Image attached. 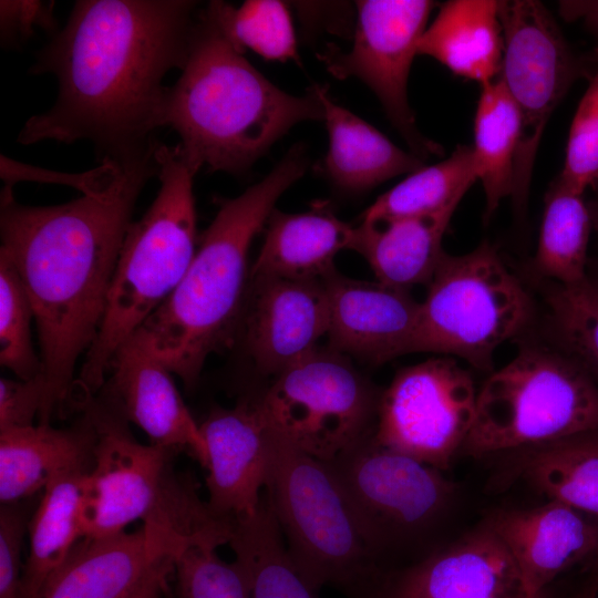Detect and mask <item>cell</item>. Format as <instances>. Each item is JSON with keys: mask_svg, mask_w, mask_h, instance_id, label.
<instances>
[{"mask_svg": "<svg viewBox=\"0 0 598 598\" xmlns=\"http://www.w3.org/2000/svg\"><path fill=\"white\" fill-rule=\"evenodd\" d=\"M520 128L518 109L501 79L483 84L474 120L473 152L485 194V219L513 194Z\"/></svg>", "mask_w": 598, "mask_h": 598, "instance_id": "obj_29", "label": "cell"}, {"mask_svg": "<svg viewBox=\"0 0 598 598\" xmlns=\"http://www.w3.org/2000/svg\"><path fill=\"white\" fill-rule=\"evenodd\" d=\"M417 54L429 55L454 74L482 85L494 81L503 58L499 1L445 2L420 38Z\"/></svg>", "mask_w": 598, "mask_h": 598, "instance_id": "obj_26", "label": "cell"}, {"mask_svg": "<svg viewBox=\"0 0 598 598\" xmlns=\"http://www.w3.org/2000/svg\"><path fill=\"white\" fill-rule=\"evenodd\" d=\"M207 448V504L219 518L234 520L258 509L266 486L274 430L257 395L233 408H214L199 424Z\"/></svg>", "mask_w": 598, "mask_h": 598, "instance_id": "obj_18", "label": "cell"}, {"mask_svg": "<svg viewBox=\"0 0 598 598\" xmlns=\"http://www.w3.org/2000/svg\"><path fill=\"white\" fill-rule=\"evenodd\" d=\"M326 463L377 568L426 534L454 492L443 471L382 447L373 434Z\"/></svg>", "mask_w": 598, "mask_h": 598, "instance_id": "obj_11", "label": "cell"}, {"mask_svg": "<svg viewBox=\"0 0 598 598\" xmlns=\"http://www.w3.org/2000/svg\"><path fill=\"white\" fill-rule=\"evenodd\" d=\"M240 328L256 369L278 375L318 348L328 332L323 278L250 275Z\"/></svg>", "mask_w": 598, "mask_h": 598, "instance_id": "obj_16", "label": "cell"}, {"mask_svg": "<svg viewBox=\"0 0 598 598\" xmlns=\"http://www.w3.org/2000/svg\"><path fill=\"white\" fill-rule=\"evenodd\" d=\"M477 392L470 372L451 357L403 368L381 392L373 439L445 471L471 431Z\"/></svg>", "mask_w": 598, "mask_h": 598, "instance_id": "obj_13", "label": "cell"}, {"mask_svg": "<svg viewBox=\"0 0 598 598\" xmlns=\"http://www.w3.org/2000/svg\"><path fill=\"white\" fill-rule=\"evenodd\" d=\"M486 523L537 592L574 564L595 555L598 546L597 522L556 501L495 513Z\"/></svg>", "mask_w": 598, "mask_h": 598, "instance_id": "obj_21", "label": "cell"}, {"mask_svg": "<svg viewBox=\"0 0 598 598\" xmlns=\"http://www.w3.org/2000/svg\"><path fill=\"white\" fill-rule=\"evenodd\" d=\"M265 496L293 568L315 592L326 586L343 592L377 568L327 463L275 430Z\"/></svg>", "mask_w": 598, "mask_h": 598, "instance_id": "obj_8", "label": "cell"}, {"mask_svg": "<svg viewBox=\"0 0 598 598\" xmlns=\"http://www.w3.org/2000/svg\"><path fill=\"white\" fill-rule=\"evenodd\" d=\"M163 598H172L171 595H169V589H168L167 594H165V596Z\"/></svg>", "mask_w": 598, "mask_h": 598, "instance_id": "obj_45", "label": "cell"}, {"mask_svg": "<svg viewBox=\"0 0 598 598\" xmlns=\"http://www.w3.org/2000/svg\"><path fill=\"white\" fill-rule=\"evenodd\" d=\"M89 472L62 474L42 491L28 524L29 551L23 564L21 598H34L45 579L83 538V494Z\"/></svg>", "mask_w": 598, "mask_h": 598, "instance_id": "obj_27", "label": "cell"}, {"mask_svg": "<svg viewBox=\"0 0 598 598\" xmlns=\"http://www.w3.org/2000/svg\"><path fill=\"white\" fill-rule=\"evenodd\" d=\"M32 320L34 312L23 283L0 252V364L21 380L42 374V361L32 342Z\"/></svg>", "mask_w": 598, "mask_h": 598, "instance_id": "obj_36", "label": "cell"}, {"mask_svg": "<svg viewBox=\"0 0 598 598\" xmlns=\"http://www.w3.org/2000/svg\"><path fill=\"white\" fill-rule=\"evenodd\" d=\"M95 432L86 413L72 426L50 424L0 431V502L20 503L55 477L90 471Z\"/></svg>", "mask_w": 598, "mask_h": 598, "instance_id": "obj_22", "label": "cell"}, {"mask_svg": "<svg viewBox=\"0 0 598 598\" xmlns=\"http://www.w3.org/2000/svg\"><path fill=\"white\" fill-rule=\"evenodd\" d=\"M478 179L473 146L458 145L445 159L409 174L379 196L361 219L420 216L458 205Z\"/></svg>", "mask_w": 598, "mask_h": 598, "instance_id": "obj_31", "label": "cell"}, {"mask_svg": "<svg viewBox=\"0 0 598 598\" xmlns=\"http://www.w3.org/2000/svg\"><path fill=\"white\" fill-rule=\"evenodd\" d=\"M45 394L42 374L30 379H0V431L32 426Z\"/></svg>", "mask_w": 598, "mask_h": 598, "instance_id": "obj_38", "label": "cell"}, {"mask_svg": "<svg viewBox=\"0 0 598 598\" xmlns=\"http://www.w3.org/2000/svg\"><path fill=\"white\" fill-rule=\"evenodd\" d=\"M532 311L527 291L494 245L445 252L427 283L410 352L453 355L492 371L495 350L525 329Z\"/></svg>", "mask_w": 598, "mask_h": 598, "instance_id": "obj_9", "label": "cell"}, {"mask_svg": "<svg viewBox=\"0 0 598 598\" xmlns=\"http://www.w3.org/2000/svg\"><path fill=\"white\" fill-rule=\"evenodd\" d=\"M228 544L251 598H317L293 568L266 496L255 514L233 522Z\"/></svg>", "mask_w": 598, "mask_h": 598, "instance_id": "obj_28", "label": "cell"}, {"mask_svg": "<svg viewBox=\"0 0 598 598\" xmlns=\"http://www.w3.org/2000/svg\"><path fill=\"white\" fill-rule=\"evenodd\" d=\"M574 445L598 455V431L567 440Z\"/></svg>", "mask_w": 598, "mask_h": 598, "instance_id": "obj_43", "label": "cell"}, {"mask_svg": "<svg viewBox=\"0 0 598 598\" xmlns=\"http://www.w3.org/2000/svg\"><path fill=\"white\" fill-rule=\"evenodd\" d=\"M210 9L231 42L268 61L300 63L297 38L288 6L279 0H249L239 8L210 1Z\"/></svg>", "mask_w": 598, "mask_h": 598, "instance_id": "obj_33", "label": "cell"}, {"mask_svg": "<svg viewBox=\"0 0 598 598\" xmlns=\"http://www.w3.org/2000/svg\"><path fill=\"white\" fill-rule=\"evenodd\" d=\"M183 544L144 524L131 533L83 537L34 598H127Z\"/></svg>", "mask_w": 598, "mask_h": 598, "instance_id": "obj_20", "label": "cell"}, {"mask_svg": "<svg viewBox=\"0 0 598 598\" xmlns=\"http://www.w3.org/2000/svg\"><path fill=\"white\" fill-rule=\"evenodd\" d=\"M80 410L95 432L93 465L84 483L83 537L117 535L141 520L181 542L229 543L233 520L214 515L193 478L175 471V452L137 442L128 423L100 396Z\"/></svg>", "mask_w": 598, "mask_h": 598, "instance_id": "obj_6", "label": "cell"}, {"mask_svg": "<svg viewBox=\"0 0 598 598\" xmlns=\"http://www.w3.org/2000/svg\"><path fill=\"white\" fill-rule=\"evenodd\" d=\"M592 218L584 195L574 192L561 179L550 184L537 250L536 270L558 285H574L586 275L587 249Z\"/></svg>", "mask_w": 598, "mask_h": 598, "instance_id": "obj_30", "label": "cell"}, {"mask_svg": "<svg viewBox=\"0 0 598 598\" xmlns=\"http://www.w3.org/2000/svg\"><path fill=\"white\" fill-rule=\"evenodd\" d=\"M306 168V155L297 145L261 181L237 197L219 200L183 278L137 330L186 389L197 384L212 353L234 344L248 286L250 245L279 197Z\"/></svg>", "mask_w": 598, "mask_h": 598, "instance_id": "obj_4", "label": "cell"}, {"mask_svg": "<svg viewBox=\"0 0 598 598\" xmlns=\"http://www.w3.org/2000/svg\"><path fill=\"white\" fill-rule=\"evenodd\" d=\"M262 246L249 271L286 278H323L334 269V257L349 249L353 226L326 203L305 213L275 208L267 220Z\"/></svg>", "mask_w": 598, "mask_h": 598, "instance_id": "obj_25", "label": "cell"}, {"mask_svg": "<svg viewBox=\"0 0 598 598\" xmlns=\"http://www.w3.org/2000/svg\"><path fill=\"white\" fill-rule=\"evenodd\" d=\"M558 177L582 195L587 188L598 186V49L588 87L573 118L565 164Z\"/></svg>", "mask_w": 598, "mask_h": 598, "instance_id": "obj_37", "label": "cell"}, {"mask_svg": "<svg viewBox=\"0 0 598 598\" xmlns=\"http://www.w3.org/2000/svg\"><path fill=\"white\" fill-rule=\"evenodd\" d=\"M547 302L565 354L598 384V281L586 277L574 285L557 283Z\"/></svg>", "mask_w": 598, "mask_h": 598, "instance_id": "obj_34", "label": "cell"}, {"mask_svg": "<svg viewBox=\"0 0 598 598\" xmlns=\"http://www.w3.org/2000/svg\"><path fill=\"white\" fill-rule=\"evenodd\" d=\"M347 598H542L487 523L423 559L374 569Z\"/></svg>", "mask_w": 598, "mask_h": 598, "instance_id": "obj_15", "label": "cell"}, {"mask_svg": "<svg viewBox=\"0 0 598 598\" xmlns=\"http://www.w3.org/2000/svg\"><path fill=\"white\" fill-rule=\"evenodd\" d=\"M303 121H323L315 92L280 90L249 63L207 6L198 11L186 63L167 87L161 115V125L179 135L190 172L241 174Z\"/></svg>", "mask_w": 598, "mask_h": 598, "instance_id": "obj_3", "label": "cell"}, {"mask_svg": "<svg viewBox=\"0 0 598 598\" xmlns=\"http://www.w3.org/2000/svg\"><path fill=\"white\" fill-rule=\"evenodd\" d=\"M1 41L6 45L27 42L37 28L51 32L55 31L53 2L44 1H10L0 2Z\"/></svg>", "mask_w": 598, "mask_h": 598, "instance_id": "obj_39", "label": "cell"}, {"mask_svg": "<svg viewBox=\"0 0 598 598\" xmlns=\"http://www.w3.org/2000/svg\"><path fill=\"white\" fill-rule=\"evenodd\" d=\"M196 9L190 0L76 1L29 71L56 79V100L17 142L86 140L103 157L148 147L162 127L163 81L186 63Z\"/></svg>", "mask_w": 598, "mask_h": 598, "instance_id": "obj_1", "label": "cell"}, {"mask_svg": "<svg viewBox=\"0 0 598 598\" xmlns=\"http://www.w3.org/2000/svg\"><path fill=\"white\" fill-rule=\"evenodd\" d=\"M216 542L196 538L173 556L172 598H251L247 580L234 560H223Z\"/></svg>", "mask_w": 598, "mask_h": 598, "instance_id": "obj_35", "label": "cell"}, {"mask_svg": "<svg viewBox=\"0 0 598 598\" xmlns=\"http://www.w3.org/2000/svg\"><path fill=\"white\" fill-rule=\"evenodd\" d=\"M435 2L429 0L355 1L357 21L351 50L333 43L317 54L334 78H357L378 96L390 122L420 158L441 154V146L417 130L408 100V79L417 42Z\"/></svg>", "mask_w": 598, "mask_h": 598, "instance_id": "obj_14", "label": "cell"}, {"mask_svg": "<svg viewBox=\"0 0 598 598\" xmlns=\"http://www.w3.org/2000/svg\"><path fill=\"white\" fill-rule=\"evenodd\" d=\"M379 390L332 348H317L257 395L269 425L322 462L374 433Z\"/></svg>", "mask_w": 598, "mask_h": 598, "instance_id": "obj_10", "label": "cell"}, {"mask_svg": "<svg viewBox=\"0 0 598 598\" xmlns=\"http://www.w3.org/2000/svg\"><path fill=\"white\" fill-rule=\"evenodd\" d=\"M323 280L330 348L371 364L410 353L421 302L409 289L351 279L336 268Z\"/></svg>", "mask_w": 598, "mask_h": 598, "instance_id": "obj_19", "label": "cell"}, {"mask_svg": "<svg viewBox=\"0 0 598 598\" xmlns=\"http://www.w3.org/2000/svg\"><path fill=\"white\" fill-rule=\"evenodd\" d=\"M116 167V158L103 157L101 165L82 174H64L45 171L14 162L1 156V178L6 185L13 186L20 181H34L42 183H56L73 186L83 194L104 183Z\"/></svg>", "mask_w": 598, "mask_h": 598, "instance_id": "obj_40", "label": "cell"}, {"mask_svg": "<svg viewBox=\"0 0 598 598\" xmlns=\"http://www.w3.org/2000/svg\"><path fill=\"white\" fill-rule=\"evenodd\" d=\"M173 557L158 565L127 598H163L171 587Z\"/></svg>", "mask_w": 598, "mask_h": 598, "instance_id": "obj_41", "label": "cell"}, {"mask_svg": "<svg viewBox=\"0 0 598 598\" xmlns=\"http://www.w3.org/2000/svg\"><path fill=\"white\" fill-rule=\"evenodd\" d=\"M503 58L498 79L516 104L520 137L514 164L513 200L522 207L528 195L533 166L550 114L570 86L590 79L591 55L577 53L554 17L536 0L499 1Z\"/></svg>", "mask_w": 598, "mask_h": 598, "instance_id": "obj_12", "label": "cell"}, {"mask_svg": "<svg viewBox=\"0 0 598 598\" xmlns=\"http://www.w3.org/2000/svg\"><path fill=\"white\" fill-rule=\"evenodd\" d=\"M575 598H598V578L587 584Z\"/></svg>", "mask_w": 598, "mask_h": 598, "instance_id": "obj_44", "label": "cell"}, {"mask_svg": "<svg viewBox=\"0 0 598 598\" xmlns=\"http://www.w3.org/2000/svg\"><path fill=\"white\" fill-rule=\"evenodd\" d=\"M456 207L420 216L361 219L353 227L349 249L363 256L384 285L427 286L445 254L442 239Z\"/></svg>", "mask_w": 598, "mask_h": 598, "instance_id": "obj_23", "label": "cell"}, {"mask_svg": "<svg viewBox=\"0 0 598 598\" xmlns=\"http://www.w3.org/2000/svg\"><path fill=\"white\" fill-rule=\"evenodd\" d=\"M156 145L117 157L104 183L68 203L28 206L16 200L13 186L1 190L0 252L34 312L45 384L42 424L73 398L76 365L100 329L137 198L158 172Z\"/></svg>", "mask_w": 598, "mask_h": 598, "instance_id": "obj_2", "label": "cell"}, {"mask_svg": "<svg viewBox=\"0 0 598 598\" xmlns=\"http://www.w3.org/2000/svg\"><path fill=\"white\" fill-rule=\"evenodd\" d=\"M597 431L598 384L566 354L525 347L478 389L462 448L481 457Z\"/></svg>", "mask_w": 598, "mask_h": 598, "instance_id": "obj_7", "label": "cell"}, {"mask_svg": "<svg viewBox=\"0 0 598 598\" xmlns=\"http://www.w3.org/2000/svg\"><path fill=\"white\" fill-rule=\"evenodd\" d=\"M597 525H598V522H597ZM595 555L598 557V546H597V550H596Z\"/></svg>", "mask_w": 598, "mask_h": 598, "instance_id": "obj_46", "label": "cell"}, {"mask_svg": "<svg viewBox=\"0 0 598 598\" xmlns=\"http://www.w3.org/2000/svg\"><path fill=\"white\" fill-rule=\"evenodd\" d=\"M109 374L100 398L127 423L138 426L151 444L185 453L206 467L207 448L199 424L181 396L173 373L137 331L116 350Z\"/></svg>", "mask_w": 598, "mask_h": 598, "instance_id": "obj_17", "label": "cell"}, {"mask_svg": "<svg viewBox=\"0 0 598 598\" xmlns=\"http://www.w3.org/2000/svg\"><path fill=\"white\" fill-rule=\"evenodd\" d=\"M323 107L329 147L326 176L340 189L360 193L423 166V159L393 144L374 126L336 103L324 85L310 87Z\"/></svg>", "mask_w": 598, "mask_h": 598, "instance_id": "obj_24", "label": "cell"}, {"mask_svg": "<svg viewBox=\"0 0 598 598\" xmlns=\"http://www.w3.org/2000/svg\"><path fill=\"white\" fill-rule=\"evenodd\" d=\"M560 16L569 21H582L598 39V0H567L558 2Z\"/></svg>", "mask_w": 598, "mask_h": 598, "instance_id": "obj_42", "label": "cell"}, {"mask_svg": "<svg viewBox=\"0 0 598 598\" xmlns=\"http://www.w3.org/2000/svg\"><path fill=\"white\" fill-rule=\"evenodd\" d=\"M596 188H598V186Z\"/></svg>", "mask_w": 598, "mask_h": 598, "instance_id": "obj_47", "label": "cell"}, {"mask_svg": "<svg viewBox=\"0 0 598 598\" xmlns=\"http://www.w3.org/2000/svg\"><path fill=\"white\" fill-rule=\"evenodd\" d=\"M525 477L549 501L598 518V455L569 441L532 448Z\"/></svg>", "mask_w": 598, "mask_h": 598, "instance_id": "obj_32", "label": "cell"}, {"mask_svg": "<svg viewBox=\"0 0 598 598\" xmlns=\"http://www.w3.org/2000/svg\"><path fill=\"white\" fill-rule=\"evenodd\" d=\"M154 156L159 189L126 231L100 329L75 381V406L102 390L116 350L172 293L196 251L195 175L178 144L157 143Z\"/></svg>", "mask_w": 598, "mask_h": 598, "instance_id": "obj_5", "label": "cell"}]
</instances>
